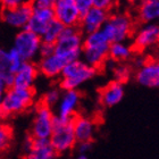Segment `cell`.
<instances>
[{"label":"cell","mask_w":159,"mask_h":159,"mask_svg":"<svg viewBox=\"0 0 159 159\" xmlns=\"http://www.w3.org/2000/svg\"><path fill=\"white\" fill-rule=\"evenodd\" d=\"M34 101L33 90L8 88L0 99V119L8 118L29 109Z\"/></svg>","instance_id":"cell-1"},{"label":"cell","mask_w":159,"mask_h":159,"mask_svg":"<svg viewBox=\"0 0 159 159\" xmlns=\"http://www.w3.org/2000/svg\"><path fill=\"white\" fill-rule=\"evenodd\" d=\"M109 46V41L101 31L86 34L85 39H83V61L94 68L102 66L108 59Z\"/></svg>","instance_id":"cell-2"},{"label":"cell","mask_w":159,"mask_h":159,"mask_svg":"<svg viewBox=\"0 0 159 159\" xmlns=\"http://www.w3.org/2000/svg\"><path fill=\"white\" fill-rule=\"evenodd\" d=\"M53 46V55L59 57L66 64L75 61L82 56L83 37L76 27H64L63 33Z\"/></svg>","instance_id":"cell-3"},{"label":"cell","mask_w":159,"mask_h":159,"mask_svg":"<svg viewBox=\"0 0 159 159\" xmlns=\"http://www.w3.org/2000/svg\"><path fill=\"white\" fill-rule=\"evenodd\" d=\"M97 68L79 59L65 65L60 74V88L64 91L76 90L83 83L96 76Z\"/></svg>","instance_id":"cell-4"},{"label":"cell","mask_w":159,"mask_h":159,"mask_svg":"<svg viewBox=\"0 0 159 159\" xmlns=\"http://www.w3.org/2000/svg\"><path fill=\"white\" fill-rule=\"evenodd\" d=\"M49 142L57 155L66 153L73 149L76 146V140L73 129V118L55 116Z\"/></svg>","instance_id":"cell-5"},{"label":"cell","mask_w":159,"mask_h":159,"mask_svg":"<svg viewBox=\"0 0 159 159\" xmlns=\"http://www.w3.org/2000/svg\"><path fill=\"white\" fill-rule=\"evenodd\" d=\"M100 31L109 43L126 42L133 33V22L126 13L111 14Z\"/></svg>","instance_id":"cell-6"},{"label":"cell","mask_w":159,"mask_h":159,"mask_svg":"<svg viewBox=\"0 0 159 159\" xmlns=\"http://www.w3.org/2000/svg\"><path fill=\"white\" fill-rule=\"evenodd\" d=\"M53 118L55 115L51 108L40 102L34 109L31 136L38 140H49L52 132Z\"/></svg>","instance_id":"cell-7"},{"label":"cell","mask_w":159,"mask_h":159,"mask_svg":"<svg viewBox=\"0 0 159 159\" xmlns=\"http://www.w3.org/2000/svg\"><path fill=\"white\" fill-rule=\"evenodd\" d=\"M41 38L27 30H20L14 41V49L20 53L24 61H32L39 55Z\"/></svg>","instance_id":"cell-8"},{"label":"cell","mask_w":159,"mask_h":159,"mask_svg":"<svg viewBox=\"0 0 159 159\" xmlns=\"http://www.w3.org/2000/svg\"><path fill=\"white\" fill-rule=\"evenodd\" d=\"M53 17L64 27H76L81 15L77 11L74 0H53Z\"/></svg>","instance_id":"cell-9"},{"label":"cell","mask_w":159,"mask_h":159,"mask_svg":"<svg viewBox=\"0 0 159 159\" xmlns=\"http://www.w3.org/2000/svg\"><path fill=\"white\" fill-rule=\"evenodd\" d=\"M32 13H33L32 2L22 1L20 6L14 9H3L2 18L5 23L8 24L9 26L24 30L32 16Z\"/></svg>","instance_id":"cell-10"},{"label":"cell","mask_w":159,"mask_h":159,"mask_svg":"<svg viewBox=\"0 0 159 159\" xmlns=\"http://www.w3.org/2000/svg\"><path fill=\"white\" fill-rule=\"evenodd\" d=\"M159 41V26L156 23L143 24L134 33V47L139 50L149 49Z\"/></svg>","instance_id":"cell-11"},{"label":"cell","mask_w":159,"mask_h":159,"mask_svg":"<svg viewBox=\"0 0 159 159\" xmlns=\"http://www.w3.org/2000/svg\"><path fill=\"white\" fill-rule=\"evenodd\" d=\"M53 20H55V17H53L52 8H38V7H33V13H32V16H31L30 20H29V23H27L26 27H25V30L30 31L32 33L41 37L43 32L46 31V29L48 27V25Z\"/></svg>","instance_id":"cell-12"},{"label":"cell","mask_w":159,"mask_h":159,"mask_svg":"<svg viewBox=\"0 0 159 159\" xmlns=\"http://www.w3.org/2000/svg\"><path fill=\"white\" fill-rule=\"evenodd\" d=\"M38 67L33 61H24L20 70L14 74V88L32 90L38 77Z\"/></svg>","instance_id":"cell-13"},{"label":"cell","mask_w":159,"mask_h":159,"mask_svg":"<svg viewBox=\"0 0 159 159\" xmlns=\"http://www.w3.org/2000/svg\"><path fill=\"white\" fill-rule=\"evenodd\" d=\"M108 16H109L108 11L92 7L85 15H83L81 17V20H80L81 29L85 34L100 31L105 22L107 20V18H108Z\"/></svg>","instance_id":"cell-14"},{"label":"cell","mask_w":159,"mask_h":159,"mask_svg":"<svg viewBox=\"0 0 159 159\" xmlns=\"http://www.w3.org/2000/svg\"><path fill=\"white\" fill-rule=\"evenodd\" d=\"M136 81L147 88L159 86V64L153 59H147V61L136 72Z\"/></svg>","instance_id":"cell-15"},{"label":"cell","mask_w":159,"mask_h":159,"mask_svg":"<svg viewBox=\"0 0 159 159\" xmlns=\"http://www.w3.org/2000/svg\"><path fill=\"white\" fill-rule=\"evenodd\" d=\"M81 96L77 90L64 91L58 101V115L65 118H74L76 116V110L80 105Z\"/></svg>","instance_id":"cell-16"},{"label":"cell","mask_w":159,"mask_h":159,"mask_svg":"<svg viewBox=\"0 0 159 159\" xmlns=\"http://www.w3.org/2000/svg\"><path fill=\"white\" fill-rule=\"evenodd\" d=\"M73 129L77 142H91L96 132V124L85 116H75L73 118Z\"/></svg>","instance_id":"cell-17"},{"label":"cell","mask_w":159,"mask_h":159,"mask_svg":"<svg viewBox=\"0 0 159 159\" xmlns=\"http://www.w3.org/2000/svg\"><path fill=\"white\" fill-rule=\"evenodd\" d=\"M124 94H125L124 84L113 81L102 89L100 93V101L105 107H114L122 101Z\"/></svg>","instance_id":"cell-18"},{"label":"cell","mask_w":159,"mask_h":159,"mask_svg":"<svg viewBox=\"0 0 159 159\" xmlns=\"http://www.w3.org/2000/svg\"><path fill=\"white\" fill-rule=\"evenodd\" d=\"M66 63L63 59L56 55H51L46 58H41V60L38 64V70L40 73L49 79H56L59 77L61 74V70L65 67Z\"/></svg>","instance_id":"cell-19"},{"label":"cell","mask_w":159,"mask_h":159,"mask_svg":"<svg viewBox=\"0 0 159 159\" xmlns=\"http://www.w3.org/2000/svg\"><path fill=\"white\" fill-rule=\"evenodd\" d=\"M57 152L50 144L49 140H33V144L25 152L23 159H56Z\"/></svg>","instance_id":"cell-20"},{"label":"cell","mask_w":159,"mask_h":159,"mask_svg":"<svg viewBox=\"0 0 159 159\" xmlns=\"http://www.w3.org/2000/svg\"><path fill=\"white\" fill-rule=\"evenodd\" d=\"M133 48L126 42H115L110 43L108 57L114 63L122 64L125 60H129L132 58Z\"/></svg>","instance_id":"cell-21"},{"label":"cell","mask_w":159,"mask_h":159,"mask_svg":"<svg viewBox=\"0 0 159 159\" xmlns=\"http://www.w3.org/2000/svg\"><path fill=\"white\" fill-rule=\"evenodd\" d=\"M139 17L144 24L153 23L159 17L158 0H146L140 5Z\"/></svg>","instance_id":"cell-22"},{"label":"cell","mask_w":159,"mask_h":159,"mask_svg":"<svg viewBox=\"0 0 159 159\" xmlns=\"http://www.w3.org/2000/svg\"><path fill=\"white\" fill-rule=\"evenodd\" d=\"M64 26L59 22H57L56 20H53L51 23L48 25L46 31L43 32L41 35V41L44 43H50V44H55L60 38L61 33H63Z\"/></svg>","instance_id":"cell-23"},{"label":"cell","mask_w":159,"mask_h":159,"mask_svg":"<svg viewBox=\"0 0 159 159\" xmlns=\"http://www.w3.org/2000/svg\"><path fill=\"white\" fill-rule=\"evenodd\" d=\"M11 139H13V131L10 126L3 122L2 119H0V152L5 151L10 146Z\"/></svg>","instance_id":"cell-24"},{"label":"cell","mask_w":159,"mask_h":159,"mask_svg":"<svg viewBox=\"0 0 159 159\" xmlns=\"http://www.w3.org/2000/svg\"><path fill=\"white\" fill-rule=\"evenodd\" d=\"M113 74L116 82L124 84L131 76V67L125 65V64H115L113 67Z\"/></svg>","instance_id":"cell-25"},{"label":"cell","mask_w":159,"mask_h":159,"mask_svg":"<svg viewBox=\"0 0 159 159\" xmlns=\"http://www.w3.org/2000/svg\"><path fill=\"white\" fill-rule=\"evenodd\" d=\"M60 97H61L60 90L57 89V88H51V89H49L44 94H43V98L41 102H42L43 105H46L47 107L51 108V107L55 106L56 103H58Z\"/></svg>","instance_id":"cell-26"},{"label":"cell","mask_w":159,"mask_h":159,"mask_svg":"<svg viewBox=\"0 0 159 159\" xmlns=\"http://www.w3.org/2000/svg\"><path fill=\"white\" fill-rule=\"evenodd\" d=\"M7 52H8V60H9L10 72L13 74H15L17 70H20V67L22 66V64L24 63V60L22 59V57L20 56V53L17 52L14 48L7 50Z\"/></svg>","instance_id":"cell-27"},{"label":"cell","mask_w":159,"mask_h":159,"mask_svg":"<svg viewBox=\"0 0 159 159\" xmlns=\"http://www.w3.org/2000/svg\"><path fill=\"white\" fill-rule=\"evenodd\" d=\"M74 1H75V6H76L77 11L81 15V17L85 15L93 7L92 0H74Z\"/></svg>","instance_id":"cell-28"},{"label":"cell","mask_w":159,"mask_h":159,"mask_svg":"<svg viewBox=\"0 0 159 159\" xmlns=\"http://www.w3.org/2000/svg\"><path fill=\"white\" fill-rule=\"evenodd\" d=\"M53 52H55V46L53 44L41 42V46H40L39 49V55L41 56V58L51 56V55H53Z\"/></svg>","instance_id":"cell-29"},{"label":"cell","mask_w":159,"mask_h":159,"mask_svg":"<svg viewBox=\"0 0 159 159\" xmlns=\"http://www.w3.org/2000/svg\"><path fill=\"white\" fill-rule=\"evenodd\" d=\"M93 7H96L98 9L105 10L108 11L110 9V7L113 6V1L110 0H92Z\"/></svg>","instance_id":"cell-30"},{"label":"cell","mask_w":159,"mask_h":159,"mask_svg":"<svg viewBox=\"0 0 159 159\" xmlns=\"http://www.w3.org/2000/svg\"><path fill=\"white\" fill-rule=\"evenodd\" d=\"M33 7L38 8H52L53 6V0H37L32 2Z\"/></svg>","instance_id":"cell-31"},{"label":"cell","mask_w":159,"mask_h":159,"mask_svg":"<svg viewBox=\"0 0 159 159\" xmlns=\"http://www.w3.org/2000/svg\"><path fill=\"white\" fill-rule=\"evenodd\" d=\"M22 3V1L20 0H3L2 1V6L3 9H14L18 7Z\"/></svg>","instance_id":"cell-32"},{"label":"cell","mask_w":159,"mask_h":159,"mask_svg":"<svg viewBox=\"0 0 159 159\" xmlns=\"http://www.w3.org/2000/svg\"><path fill=\"white\" fill-rule=\"evenodd\" d=\"M77 149L81 155H85L91 149V142H77Z\"/></svg>","instance_id":"cell-33"},{"label":"cell","mask_w":159,"mask_h":159,"mask_svg":"<svg viewBox=\"0 0 159 159\" xmlns=\"http://www.w3.org/2000/svg\"><path fill=\"white\" fill-rule=\"evenodd\" d=\"M33 138L32 136H26L25 139H24L23 141V149L24 151L26 152V151H29L30 150V148L32 147V144H33Z\"/></svg>","instance_id":"cell-34"},{"label":"cell","mask_w":159,"mask_h":159,"mask_svg":"<svg viewBox=\"0 0 159 159\" xmlns=\"http://www.w3.org/2000/svg\"><path fill=\"white\" fill-rule=\"evenodd\" d=\"M146 61H147V58H144V57H136L135 59H134V61H133V64H134V66L139 70L140 67L142 66Z\"/></svg>","instance_id":"cell-35"},{"label":"cell","mask_w":159,"mask_h":159,"mask_svg":"<svg viewBox=\"0 0 159 159\" xmlns=\"http://www.w3.org/2000/svg\"><path fill=\"white\" fill-rule=\"evenodd\" d=\"M76 159H88V158H86V156H85V155H80V156L77 157Z\"/></svg>","instance_id":"cell-36"}]
</instances>
